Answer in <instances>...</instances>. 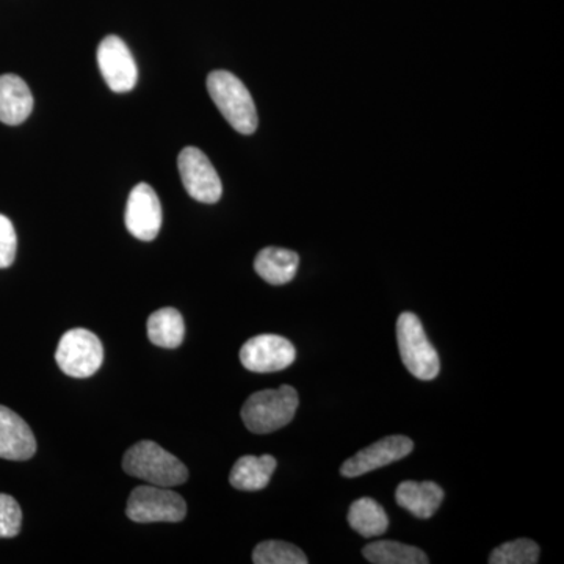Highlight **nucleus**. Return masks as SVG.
I'll return each instance as SVG.
<instances>
[{"label": "nucleus", "mask_w": 564, "mask_h": 564, "mask_svg": "<svg viewBox=\"0 0 564 564\" xmlns=\"http://www.w3.org/2000/svg\"><path fill=\"white\" fill-rule=\"evenodd\" d=\"M397 340L404 367L417 380L432 381L440 375L441 361L436 348L426 337L421 318L403 313L397 321Z\"/></svg>", "instance_id": "4"}, {"label": "nucleus", "mask_w": 564, "mask_h": 564, "mask_svg": "<svg viewBox=\"0 0 564 564\" xmlns=\"http://www.w3.org/2000/svg\"><path fill=\"white\" fill-rule=\"evenodd\" d=\"M55 361L70 378H88L101 369L104 347L99 337L88 329H69L58 343Z\"/></svg>", "instance_id": "6"}, {"label": "nucleus", "mask_w": 564, "mask_h": 564, "mask_svg": "<svg viewBox=\"0 0 564 564\" xmlns=\"http://www.w3.org/2000/svg\"><path fill=\"white\" fill-rule=\"evenodd\" d=\"M126 514L137 524L181 522L187 514V503L180 494L162 486H139L129 496Z\"/></svg>", "instance_id": "5"}, {"label": "nucleus", "mask_w": 564, "mask_h": 564, "mask_svg": "<svg viewBox=\"0 0 564 564\" xmlns=\"http://www.w3.org/2000/svg\"><path fill=\"white\" fill-rule=\"evenodd\" d=\"M395 500L400 507L410 511L417 519H430L440 510L444 500V491L433 481H403L395 491Z\"/></svg>", "instance_id": "14"}, {"label": "nucleus", "mask_w": 564, "mask_h": 564, "mask_svg": "<svg viewBox=\"0 0 564 564\" xmlns=\"http://www.w3.org/2000/svg\"><path fill=\"white\" fill-rule=\"evenodd\" d=\"M122 469L131 477L162 488L180 486L188 478L185 464L152 441L132 445L122 458Z\"/></svg>", "instance_id": "1"}, {"label": "nucleus", "mask_w": 564, "mask_h": 564, "mask_svg": "<svg viewBox=\"0 0 564 564\" xmlns=\"http://www.w3.org/2000/svg\"><path fill=\"white\" fill-rule=\"evenodd\" d=\"M300 265V256L285 248H263L256 256L254 270L263 281L273 285H282L295 278Z\"/></svg>", "instance_id": "16"}, {"label": "nucleus", "mask_w": 564, "mask_h": 564, "mask_svg": "<svg viewBox=\"0 0 564 564\" xmlns=\"http://www.w3.org/2000/svg\"><path fill=\"white\" fill-rule=\"evenodd\" d=\"M36 452V440L28 422L0 404V458L28 462Z\"/></svg>", "instance_id": "12"}, {"label": "nucleus", "mask_w": 564, "mask_h": 564, "mask_svg": "<svg viewBox=\"0 0 564 564\" xmlns=\"http://www.w3.org/2000/svg\"><path fill=\"white\" fill-rule=\"evenodd\" d=\"M177 169L185 191L196 202L215 204L220 202L223 185L209 158L198 148L188 147L177 158Z\"/></svg>", "instance_id": "7"}, {"label": "nucleus", "mask_w": 564, "mask_h": 564, "mask_svg": "<svg viewBox=\"0 0 564 564\" xmlns=\"http://www.w3.org/2000/svg\"><path fill=\"white\" fill-rule=\"evenodd\" d=\"M207 90L212 101L221 111L225 120L243 135H251L258 129V110L250 91L239 77L229 70H214L207 77Z\"/></svg>", "instance_id": "2"}, {"label": "nucleus", "mask_w": 564, "mask_h": 564, "mask_svg": "<svg viewBox=\"0 0 564 564\" xmlns=\"http://www.w3.org/2000/svg\"><path fill=\"white\" fill-rule=\"evenodd\" d=\"M256 564H307L310 560L302 549L284 541H263L252 552Z\"/></svg>", "instance_id": "20"}, {"label": "nucleus", "mask_w": 564, "mask_h": 564, "mask_svg": "<svg viewBox=\"0 0 564 564\" xmlns=\"http://www.w3.org/2000/svg\"><path fill=\"white\" fill-rule=\"evenodd\" d=\"M18 237L13 223L0 214V269H9L17 258Z\"/></svg>", "instance_id": "23"}, {"label": "nucleus", "mask_w": 564, "mask_h": 564, "mask_svg": "<svg viewBox=\"0 0 564 564\" xmlns=\"http://www.w3.org/2000/svg\"><path fill=\"white\" fill-rule=\"evenodd\" d=\"M276 466L272 455L242 456L234 464L229 484L239 491H261L269 486Z\"/></svg>", "instance_id": "15"}, {"label": "nucleus", "mask_w": 564, "mask_h": 564, "mask_svg": "<svg viewBox=\"0 0 564 564\" xmlns=\"http://www.w3.org/2000/svg\"><path fill=\"white\" fill-rule=\"evenodd\" d=\"M414 451V443L406 436H389L378 441L351 456L340 467V474L347 478L361 477L380 467L400 462Z\"/></svg>", "instance_id": "11"}, {"label": "nucleus", "mask_w": 564, "mask_h": 564, "mask_svg": "<svg viewBox=\"0 0 564 564\" xmlns=\"http://www.w3.org/2000/svg\"><path fill=\"white\" fill-rule=\"evenodd\" d=\"M367 562L373 564H426L429 556L414 545L397 541H377L366 545L362 551Z\"/></svg>", "instance_id": "19"}, {"label": "nucleus", "mask_w": 564, "mask_h": 564, "mask_svg": "<svg viewBox=\"0 0 564 564\" xmlns=\"http://www.w3.org/2000/svg\"><path fill=\"white\" fill-rule=\"evenodd\" d=\"M295 358L296 350L291 340L276 334L252 337L240 350V362L256 373L280 372L291 367Z\"/></svg>", "instance_id": "8"}, {"label": "nucleus", "mask_w": 564, "mask_h": 564, "mask_svg": "<svg viewBox=\"0 0 564 564\" xmlns=\"http://www.w3.org/2000/svg\"><path fill=\"white\" fill-rule=\"evenodd\" d=\"M162 204L158 193L148 184L133 187L126 206V228L135 239L151 242L162 228Z\"/></svg>", "instance_id": "10"}, {"label": "nucleus", "mask_w": 564, "mask_h": 564, "mask_svg": "<svg viewBox=\"0 0 564 564\" xmlns=\"http://www.w3.org/2000/svg\"><path fill=\"white\" fill-rule=\"evenodd\" d=\"M22 511L20 503L9 496L0 494V538H14L21 532Z\"/></svg>", "instance_id": "22"}, {"label": "nucleus", "mask_w": 564, "mask_h": 564, "mask_svg": "<svg viewBox=\"0 0 564 564\" xmlns=\"http://www.w3.org/2000/svg\"><path fill=\"white\" fill-rule=\"evenodd\" d=\"M98 65L111 91L128 93L139 80L135 58L124 41L110 35L98 47Z\"/></svg>", "instance_id": "9"}, {"label": "nucleus", "mask_w": 564, "mask_h": 564, "mask_svg": "<svg viewBox=\"0 0 564 564\" xmlns=\"http://www.w3.org/2000/svg\"><path fill=\"white\" fill-rule=\"evenodd\" d=\"M540 560V545L532 540H516L494 549L491 564H536Z\"/></svg>", "instance_id": "21"}, {"label": "nucleus", "mask_w": 564, "mask_h": 564, "mask_svg": "<svg viewBox=\"0 0 564 564\" xmlns=\"http://www.w3.org/2000/svg\"><path fill=\"white\" fill-rule=\"evenodd\" d=\"M348 522L364 538L381 536L389 527L384 508L370 497H362L351 503Z\"/></svg>", "instance_id": "18"}, {"label": "nucleus", "mask_w": 564, "mask_h": 564, "mask_svg": "<svg viewBox=\"0 0 564 564\" xmlns=\"http://www.w3.org/2000/svg\"><path fill=\"white\" fill-rule=\"evenodd\" d=\"M185 325L180 311L162 307L148 318V337L162 348H177L184 343Z\"/></svg>", "instance_id": "17"}, {"label": "nucleus", "mask_w": 564, "mask_h": 564, "mask_svg": "<svg viewBox=\"0 0 564 564\" xmlns=\"http://www.w3.org/2000/svg\"><path fill=\"white\" fill-rule=\"evenodd\" d=\"M299 408V392L292 386L252 393L242 408V421L252 433L269 434L289 425Z\"/></svg>", "instance_id": "3"}, {"label": "nucleus", "mask_w": 564, "mask_h": 564, "mask_svg": "<svg viewBox=\"0 0 564 564\" xmlns=\"http://www.w3.org/2000/svg\"><path fill=\"white\" fill-rule=\"evenodd\" d=\"M33 96L31 88L14 74L0 76V121L18 126L31 117Z\"/></svg>", "instance_id": "13"}]
</instances>
